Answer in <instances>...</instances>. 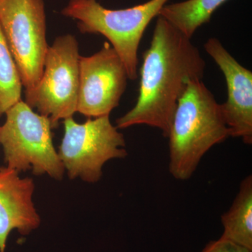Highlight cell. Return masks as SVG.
Instances as JSON below:
<instances>
[{
    "label": "cell",
    "mask_w": 252,
    "mask_h": 252,
    "mask_svg": "<svg viewBox=\"0 0 252 252\" xmlns=\"http://www.w3.org/2000/svg\"><path fill=\"white\" fill-rule=\"evenodd\" d=\"M142 60L137 102L116 126H148L167 137L179 99L190 81L202 80L206 62L191 39L160 16Z\"/></svg>",
    "instance_id": "cell-1"
},
{
    "label": "cell",
    "mask_w": 252,
    "mask_h": 252,
    "mask_svg": "<svg viewBox=\"0 0 252 252\" xmlns=\"http://www.w3.org/2000/svg\"><path fill=\"white\" fill-rule=\"evenodd\" d=\"M230 137L221 104L200 79L190 81L177 102L169 131V170L189 180L205 154Z\"/></svg>",
    "instance_id": "cell-2"
},
{
    "label": "cell",
    "mask_w": 252,
    "mask_h": 252,
    "mask_svg": "<svg viewBox=\"0 0 252 252\" xmlns=\"http://www.w3.org/2000/svg\"><path fill=\"white\" fill-rule=\"evenodd\" d=\"M168 1L149 0L132 7L110 9L97 0H69L61 14L75 20L83 34H101L107 39L124 63L129 79L135 80L144 32Z\"/></svg>",
    "instance_id": "cell-3"
},
{
    "label": "cell",
    "mask_w": 252,
    "mask_h": 252,
    "mask_svg": "<svg viewBox=\"0 0 252 252\" xmlns=\"http://www.w3.org/2000/svg\"><path fill=\"white\" fill-rule=\"evenodd\" d=\"M5 115L0 127V144L6 167L19 173L32 170L35 175L62 180L65 170L54 147L49 118L34 112L22 99Z\"/></svg>",
    "instance_id": "cell-4"
},
{
    "label": "cell",
    "mask_w": 252,
    "mask_h": 252,
    "mask_svg": "<svg viewBox=\"0 0 252 252\" xmlns=\"http://www.w3.org/2000/svg\"><path fill=\"white\" fill-rule=\"evenodd\" d=\"M79 43L72 34L56 38L49 46L39 81L25 91V102L49 118L53 129L77 112L79 91Z\"/></svg>",
    "instance_id": "cell-5"
},
{
    "label": "cell",
    "mask_w": 252,
    "mask_h": 252,
    "mask_svg": "<svg viewBox=\"0 0 252 252\" xmlns=\"http://www.w3.org/2000/svg\"><path fill=\"white\" fill-rule=\"evenodd\" d=\"M63 124L64 136L58 154L70 180L95 183L106 162L127 157L125 137L109 116L89 118L83 124L69 117Z\"/></svg>",
    "instance_id": "cell-6"
},
{
    "label": "cell",
    "mask_w": 252,
    "mask_h": 252,
    "mask_svg": "<svg viewBox=\"0 0 252 252\" xmlns=\"http://www.w3.org/2000/svg\"><path fill=\"white\" fill-rule=\"evenodd\" d=\"M0 26L23 87L31 90L40 79L49 48L44 0H0Z\"/></svg>",
    "instance_id": "cell-7"
},
{
    "label": "cell",
    "mask_w": 252,
    "mask_h": 252,
    "mask_svg": "<svg viewBox=\"0 0 252 252\" xmlns=\"http://www.w3.org/2000/svg\"><path fill=\"white\" fill-rule=\"evenodd\" d=\"M128 79L124 63L107 41L95 54L80 56L77 112L89 118L110 115Z\"/></svg>",
    "instance_id": "cell-8"
},
{
    "label": "cell",
    "mask_w": 252,
    "mask_h": 252,
    "mask_svg": "<svg viewBox=\"0 0 252 252\" xmlns=\"http://www.w3.org/2000/svg\"><path fill=\"white\" fill-rule=\"evenodd\" d=\"M204 49L224 75L228 97L221 108L230 137L252 145V71L240 64L217 38H210Z\"/></svg>",
    "instance_id": "cell-9"
},
{
    "label": "cell",
    "mask_w": 252,
    "mask_h": 252,
    "mask_svg": "<svg viewBox=\"0 0 252 252\" xmlns=\"http://www.w3.org/2000/svg\"><path fill=\"white\" fill-rule=\"evenodd\" d=\"M34 189L32 179L22 178L14 169L0 167V252H5L12 230L26 236L40 225L32 199Z\"/></svg>",
    "instance_id": "cell-10"
},
{
    "label": "cell",
    "mask_w": 252,
    "mask_h": 252,
    "mask_svg": "<svg viewBox=\"0 0 252 252\" xmlns=\"http://www.w3.org/2000/svg\"><path fill=\"white\" fill-rule=\"evenodd\" d=\"M220 238L252 252V176L245 177L229 210L220 217Z\"/></svg>",
    "instance_id": "cell-11"
},
{
    "label": "cell",
    "mask_w": 252,
    "mask_h": 252,
    "mask_svg": "<svg viewBox=\"0 0 252 252\" xmlns=\"http://www.w3.org/2000/svg\"><path fill=\"white\" fill-rule=\"evenodd\" d=\"M228 0H185L166 4L158 16L191 39L198 28L210 22L212 14Z\"/></svg>",
    "instance_id": "cell-12"
},
{
    "label": "cell",
    "mask_w": 252,
    "mask_h": 252,
    "mask_svg": "<svg viewBox=\"0 0 252 252\" xmlns=\"http://www.w3.org/2000/svg\"><path fill=\"white\" fill-rule=\"evenodd\" d=\"M22 89L17 66L0 26V117L22 99Z\"/></svg>",
    "instance_id": "cell-13"
},
{
    "label": "cell",
    "mask_w": 252,
    "mask_h": 252,
    "mask_svg": "<svg viewBox=\"0 0 252 252\" xmlns=\"http://www.w3.org/2000/svg\"><path fill=\"white\" fill-rule=\"evenodd\" d=\"M200 252H251L233 242L220 238L210 242Z\"/></svg>",
    "instance_id": "cell-14"
}]
</instances>
